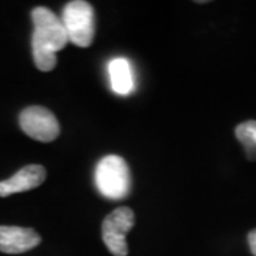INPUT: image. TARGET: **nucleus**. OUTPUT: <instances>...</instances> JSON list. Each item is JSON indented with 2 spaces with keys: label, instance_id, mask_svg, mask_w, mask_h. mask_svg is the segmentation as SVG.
<instances>
[{
  "label": "nucleus",
  "instance_id": "nucleus-1",
  "mask_svg": "<svg viewBox=\"0 0 256 256\" xmlns=\"http://www.w3.org/2000/svg\"><path fill=\"white\" fill-rule=\"evenodd\" d=\"M32 20L34 24L32 40L34 64L42 72H50L57 63L56 53L66 47L68 37L62 18L47 8H36L32 12Z\"/></svg>",
  "mask_w": 256,
  "mask_h": 256
},
{
  "label": "nucleus",
  "instance_id": "nucleus-4",
  "mask_svg": "<svg viewBox=\"0 0 256 256\" xmlns=\"http://www.w3.org/2000/svg\"><path fill=\"white\" fill-rule=\"evenodd\" d=\"M134 226V212L121 206L112 210L102 222V240L114 256H127L128 230Z\"/></svg>",
  "mask_w": 256,
  "mask_h": 256
},
{
  "label": "nucleus",
  "instance_id": "nucleus-3",
  "mask_svg": "<svg viewBox=\"0 0 256 256\" xmlns=\"http://www.w3.org/2000/svg\"><path fill=\"white\" fill-rule=\"evenodd\" d=\"M62 23L68 42L78 47H88L94 40L96 16L88 2L74 0L64 6Z\"/></svg>",
  "mask_w": 256,
  "mask_h": 256
},
{
  "label": "nucleus",
  "instance_id": "nucleus-5",
  "mask_svg": "<svg viewBox=\"0 0 256 256\" xmlns=\"http://www.w3.org/2000/svg\"><path fill=\"white\" fill-rule=\"evenodd\" d=\"M18 124L23 132L40 142H52L60 134V126L56 116L44 107H28L20 112Z\"/></svg>",
  "mask_w": 256,
  "mask_h": 256
},
{
  "label": "nucleus",
  "instance_id": "nucleus-7",
  "mask_svg": "<svg viewBox=\"0 0 256 256\" xmlns=\"http://www.w3.org/2000/svg\"><path fill=\"white\" fill-rule=\"evenodd\" d=\"M46 180V170L38 164L26 165L18 172L0 182V196L34 190Z\"/></svg>",
  "mask_w": 256,
  "mask_h": 256
},
{
  "label": "nucleus",
  "instance_id": "nucleus-10",
  "mask_svg": "<svg viewBox=\"0 0 256 256\" xmlns=\"http://www.w3.org/2000/svg\"><path fill=\"white\" fill-rule=\"evenodd\" d=\"M248 244H249L252 255L256 256V229L249 232V235H248Z\"/></svg>",
  "mask_w": 256,
  "mask_h": 256
},
{
  "label": "nucleus",
  "instance_id": "nucleus-6",
  "mask_svg": "<svg viewBox=\"0 0 256 256\" xmlns=\"http://www.w3.org/2000/svg\"><path fill=\"white\" fill-rule=\"evenodd\" d=\"M40 235L34 229L20 226H0V252L18 255L28 252L40 244Z\"/></svg>",
  "mask_w": 256,
  "mask_h": 256
},
{
  "label": "nucleus",
  "instance_id": "nucleus-2",
  "mask_svg": "<svg viewBox=\"0 0 256 256\" xmlns=\"http://www.w3.org/2000/svg\"><path fill=\"white\" fill-rule=\"evenodd\" d=\"M96 185L102 196L118 201L124 200L131 190V174L124 158L107 156L96 166Z\"/></svg>",
  "mask_w": 256,
  "mask_h": 256
},
{
  "label": "nucleus",
  "instance_id": "nucleus-8",
  "mask_svg": "<svg viewBox=\"0 0 256 256\" xmlns=\"http://www.w3.org/2000/svg\"><path fill=\"white\" fill-rule=\"evenodd\" d=\"M108 77L111 88L120 96H128L134 90L132 67L124 57L114 58L108 63Z\"/></svg>",
  "mask_w": 256,
  "mask_h": 256
},
{
  "label": "nucleus",
  "instance_id": "nucleus-9",
  "mask_svg": "<svg viewBox=\"0 0 256 256\" xmlns=\"http://www.w3.org/2000/svg\"><path fill=\"white\" fill-rule=\"evenodd\" d=\"M235 136L245 148L246 156L250 161L256 160V120H249L239 124L235 130Z\"/></svg>",
  "mask_w": 256,
  "mask_h": 256
}]
</instances>
